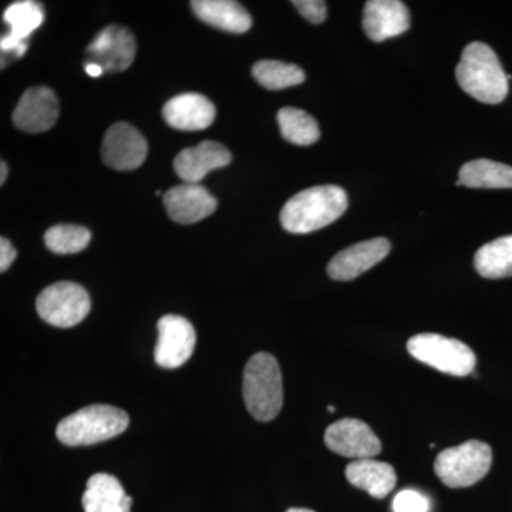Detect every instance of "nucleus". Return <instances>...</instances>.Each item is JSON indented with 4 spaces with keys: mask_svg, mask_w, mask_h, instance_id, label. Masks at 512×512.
I'll return each mask as SVG.
<instances>
[{
    "mask_svg": "<svg viewBox=\"0 0 512 512\" xmlns=\"http://www.w3.org/2000/svg\"><path fill=\"white\" fill-rule=\"evenodd\" d=\"M59 100L49 87H30L13 111V123L25 133H45L59 119Z\"/></svg>",
    "mask_w": 512,
    "mask_h": 512,
    "instance_id": "nucleus-12",
    "label": "nucleus"
},
{
    "mask_svg": "<svg viewBox=\"0 0 512 512\" xmlns=\"http://www.w3.org/2000/svg\"><path fill=\"white\" fill-rule=\"evenodd\" d=\"M248 412L259 421L274 420L284 404L281 367L269 353H256L248 360L242 384Z\"/></svg>",
    "mask_w": 512,
    "mask_h": 512,
    "instance_id": "nucleus-3",
    "label": "nucleus"
},
{
    "mask_svg": "<svg viewBox=\"0 0 512 512\" xmlns=\"http://www.w3.org/2000/svg\"><path fill=\"white\" fill-rule=\"evenodd\" d=\"M346 478L353 487L366 491L377 500H383L392 493L397 483L394 468L384 461H376L373 458L350 463L346 467Z\"/></svg>",
    "mask_w": 512,
    "mask_h": 512,
    "instance_id": "nucleus-21",
    "label": "nucleus"
},
{
    "mask_svg": "<svg viewBox=\"0 0 512 512\" xmlns=\"http://www.w3.org/2000/svg\"><path fill=\"white\" fill-rule=\"evenodd\" d=\"M478 274L487 279L512 276V235L488 242L474 256Z\"/></svg>",
    "mask_w": 512,
    "mask_h": 512,
    "instance_id": "nucleus-23",
    "label": "nucleus"
},
{
    "mask_svg": "<svg viewBox=\"0 0 512 512\" xmlns=\"http://www.w3.org/2000/svg\"><path fill=\"white\" fill-rule=\"evenodd\" d=\"M158 340L154 357L156 363L164 369H177L183 366L197 343V333L191 322L183 316L165 315L158 320Z\"/></svg>",
    "mask_w": 512,
    "mask_h": 512,
    "instance_id": "nucleus-8",
    "label": "nucleus"
},
{
    "mask_svg": "<svg viewBox=\"0 0 512 512\" xmlns=\"http://www.w3.org/2000/svg\"><path fill=\"white\" fill-rule=\"evenodd\" d=\"M133 498L111 474L97 473L87 481L83 494L84 512H131Z\"/></svg>",
    "mask_w": 512,
    "mask_h": 512,
    "instance_id": "nucleus-18",
    "label": "nucleus"
},
{
    "mask_svg": "<svg viewBox=\"0 0 512 512\" xmlns=\"http://www.w3.org/2000/svg\"><path fill=\"white\" fill-rule=\"evenodd\" d=\"M325 444L339 456L365 460L382 451L379 437L365 421L343 419L330 424L325 433Z\"/></svg>",
    "mask_w": 512,
    "mask_h": 512,
    "instance_id": "nucleus-9",
    "label": "nucleus"
},
{
    "mask_svg": "<svg viewBox=\"0 0 512 512\" xmlns=\"http://www.w3.org/2000/svg\"><path fill=\"white\" fill-rule=\"evenodd\" d=\"M84 70L89 74L90 77H100L104 73L99 64L89 63L84 64Z\"/></svg>",
    "mask_w": 512,
    "mask_h": 512,
    "instance_id": "nucleus-30",
    "label": "nucleus"
},
{
    "mask_svg": "<svg viewBox=\"0 0 512 512\" xmlns=\"http://www.w3.org/2000/svg\"><path fill=\"white\" fill-rule=\"evenodd\" d=\"M278 124L282 137L296 146H312L319 140L318 123L311 114L295 107H284L279 110Z\"/></svg>",
    "mask_w": 512,
    "mask_h": 512,
    "instance_id": "nucleus-24",
    "label": "nucleus"
},
{
    "mask_svg": "<svg viewBox=\"0 0 512 512\" xmlns=\"http://www.w3.org/2000/svg\"><path fill=\"white\" fill-rule=\"evenodd\" d=\"M410 12L400 0H369L363 10V29L372 42L380 43L406 33Z\"/></svg>",
    "mask_w": 512,
    "mask_h": 512,
    "instance_id": "nucleus-15",
    "label": "nucleus"
},
{
    "mask_svg": "<svg viewBox=\"0 0 512 512\" xmlns=\"http://www.w3.org/2000/svg\"><path fill=\"white\" fill-rule=\"evenodd\" d=\"M16 259V249L9 239L0 238V272H6Z\"/></svg>",
    "mask_w": 512,
    "mask_h": 512,
    "instance_id": "nucleus-29",
    "label": "nucleus"
},
{
    "mask_svg": "<svg viewBox=\"0 0 512 512\" xmlns=\"http://www.w3.org/2000/svg\"><path fill=\"white\" fill-rule=\"evenodd\" d=\"M0 170H2V173H0V184H5L6 177H8V165L5 163L0 164Z\"/></svg>",
    "mask_w": 512,
    "mask_h": 512,
    "instance_id": "nucleus-31",
    "label": "nucleus"
},
{
    "mask_svg": "<svg viewBox=\"0 0 512 512\" xmlns=\"http://www.w3.org/2000/svg\"><path fill=\"white\" fill-rule=\"evenodd\" d=\"M328 410L330 413H335V407L332 406V404H330V406H328Z\"/></svg>",
    "mask_w": 512,
    "mask_h": 512,
    "instance_id": "nucleus-33",
    "label": "nucleus"
},
{
    "mask_svg": "<svg viewBox=\"0 0 512 512\" xmlns=\"http://www.w3.org/2000/svg\"><path fill=\"white\" fill-rule=\"evenodd\" d=\"M348 194L338 185H319L293 195L281 211V224L291 234L328 227L348 210Z\"/></svg>",
    "mask_w": 512,
    "mask_h": 512,
    "instance_id": "nucleus-1",
    "label": "nucleus"
},
{
    "mask_svg": "<svg viewBox=\"0 0 512 512\" xmlns=\"http://www.w3.org/2000/svg\"><path fill=\"white\" fill-rule=\"evenodd\" d=\"M165 210L178 224H195L210 217L217 210V200L200 184H181L164 195Z\"/></svg>",
    "mask_w": 512,
    "mask_h": 512,
    "instance_id": "nucleus-14",
    "label": "nucleus"
},
{
    "mask_svg": "<svg viewBox=\"0 0 512 512\" xmlns=\"http://www.w3.org/2000/svg\"><path fill=\"white\" fill-rule=\"evenodd\" d=\"M147 141L136 127L127 123L113 124L101 146L104 163L114 170L130 171L143 165L147 157Z\"/></svg>",
    "mask_w": 512,
    "mask_h": 512,
    "instance_id": "nucleus-10",
    "label": "nucleus"
},
{
    "mask_svg": "<svg viewBox=\"0 0 512 512\" xmlns=\"http://www.w3.org/2000/svg\"><path fill=\"white\" fill-rule=\"evenodd\" d=\"M414 359L451 376H468L477 365L476 355L466 343L436 333H420L407 342Z\"/></svg>",
    "mask_w": 512,
    "mask_h": 512,
    "instance_id": "nucleus-6",
    "label": "nucleus"
},
{
    "mask_svg": "<svg viewBox=\"0 0 512 512\" xmlns=\"http://www.w3.org/2000/svg\"><path fill=\"white\" fill-rule=\"evenodd\" d=\"M456 79L463 92L485 104H500L507 97L508 74L490 46L473 42L461 53Z\"/></svg>",
    "mask_w": 512,
    "mask_h": 512,
    "instance_id": "nucleus-2",
    "label": "nucleus"
},
{
    "mask_svg": "<svg viewBox=\"0 0 512 512\" xmlns=\"http://www.w3.org/2000/svg\"><path fill=\"white\" fill-rule=\"evenodd\" d=\"M92 239L89 229L79 225H55L47 229L45 234L46 247L57 255H69L82 252Z\"/></svg>",
    "mask_w": 512,
    "mask_h": 512,
    "instance_id": "nucleus-26",
    "label": "nucleus"
},
{
    "mask_svg": "<svg viewBox=\"0 0 512 512\" xmlns=\"http://www.w3.org/2000/svg\"><path fill=\"white\" fill-rule=\"evenodd\" d=\"M286 512H315L312 510H308V508H289Z\"/></svg>",
    "mask_w": 512,
    "mask_h": 512,
    "instance_id": "nucleus-32",
    "label": "nucleus"
},
{
    "mask_svg": "<svg viewBox=\"0 0 512 512\" xmlns=\"http://www.w3.org/2000/svg\"><path fill=\"white\" fill-rule=\"evenodd\" d=\"M214 104L207 97L198 93H185L175 96L165 103L164 120L168 126L181 131L205 130L214 123Z\"/></svg>",
    "mask_w": 512,
    "mask_h": 512,
    "instance_id": "nucleus-17",
    "label": "nucleus"
},
{
    "mask_svg": "<svg viewBox=\"0 0 512 512\" xmlns=\"http://www.w3.org/2000/svg\"><path fill=\"white\" fill-rule=\"evenodd\" d=\"M429 510V500L414 490L400 491L393 500L394 512H429Z\"/></svg>",
    "mask_w": 512,
    "mask_h": 512,
    "instance_id": "nucleus-27",
    "label": "nucleus"
},
{
    "mask_svg": "<svg viewBox=\"0 0 512 512\" xmlns=\"http://www.w3.org/2000/svg\"><path fill=\"white\" fill-rule=\"evenodd\" d=\"M458 181L461 185L470 188H488V190L512 188V167L481 158V160L464 164L458 173Z\"/></svg>",
    "mask_w": 512,
    "mask_h": 512,
    "instance_id": "nucleus-22",
    "label": "nucleus"
},
{
    "mask_svg": "<svg viewBox=\"0 0 512 512\" xmlns=\"http://www.w3.org/2000/svg\"><path fill=\"white\" fill-rule=\"evenodd\" d=\"M130 417L110 404H92L60 421L56 436L66 446H92L124 433Z\"/></svg>",
    "mask_w": 512,
    "mask_h": 512,
    "instance_id": "nucleus-4",
    "label": "nucleus"
},
{
    "mask_svg": "<svg viewBox=\"0 0 512 512\" xmlns=\"http://www.w3.org/2000/svg\"><path fill=\"white\" fill-rule=\"evenodd\" d=\"M191 9L202 22L225 32L245 33L252 26L248 10L234 0H194Z\"/></svg>",
    "mask_w": 512,
    "mask_h": 512,
    "instance_id": "nucleus-20",
    "label": "nucleus"
},
{
    "mask_svg": "<svg viewBox=\"0 0 512 512\" xmlns=\"http://www.w3.org/2000/svg\"><path fill=\"white\" fill-rule=\"evenodd\" d=\"M392 244L389 239L375 238L359 242L343 249L330 259L328 274L335 281H353L389 255Z\"/></svg>",
    "mask_w": 512,
    "mask_h": 512,
    "instance_id": "nucleus-13",
    "label": "nucleus"
},
{
    "mask_svg": "<svg viewBox=\"0 0 512 512\" xmlns=\"http://www.w3.org/2000/svg\"><path fill=\"white\" fill-rule=\"evenodd\" d=\"M292 5L298 9L303 18L315 25L325 22L326 15H328L326 3L322 0H293Z\"/></svg>",
    "mask_w": 512,
    "mask_h": 512,
    "instance_id": "nucleus-28",
    "label": "nucleus"
},
{
    "mask_svg": "<svg viewBox=\"0 0 512 512\" xmlns=\"http://www.w3.org/2000/svg\"><path fill=\"white\" fill-rule=\"evenodd\" d=\"M493 463V450L478 440H468L461 446L441 451L434 463V471L444 485L466 488L483 480Z\"/></svg>",
    "mask_w": 512,
    "mask_h": 512,
    "instance_id": "nucleus-5",
    "label": "nucleus"
},
{
    "mask_svg": "<svg viewBox=\"0 0 512 512\" xmlns=\"http://www.w3.org/2000/svg\"><path fill=\"white\" fill-rule=\"evenodd\" d=\"M92 302L82 285L57 282L47 286L37 296L36 309L40 318L56 328H73L89 315Z\"/></svg>",
    "mask_w": 512,
    "mask_h": 512,
    "instance_id": "nucleus-7",
    "label": "nucleus"
},
{
    "mask_svg": "<svg viewBox=\"0 0 512 512\" xmlns=\"http://www.w3.org/2000/svg\"><path fill=\"white\" fill-rule=\"evenodd\" d=\"M256 82L268 90H284L305 82V72L296 64L261 60L252 67Z\"/></svg>",
    "mask_w": 512,
    "mask_h": 512,
    "instance_id": "nucleus-25",
    "label": "nucleus"
},
{
    "mask_svg": "<svg viewBox=\"0 0 512 512\" xmlns=\"http://www.w3.org/2000/svg\"><path fill=\"white\" fill-rule=\"evenodd\" d=\"M136 50V39L130 30L109 26L94 37L86 53L89 63L99 64L104 72H123L133 64Z\"/></svg>",
    "mask_w": 512,
    "mask_h": 512,
    "instance_id": "nucleus-11",
    "label": "nucleus"
},
{
    "mask_svg": "<svg viewBox=\"0 0 512 512\" xmlns=\"http://www.w3.org/2000/svg\"><path fill=\"white\" fill-rule=\"evenodd\" d=\"M3 20L9 25V33L2 37L0 47L3 53H16L19 46L28 45V37L45 20V12L40 3L22 0L12 3L3 13Z\"/></svg>",
    "mask_w": 512,
    "mask_h": 512,
    "instance_id": "nucleus-19",
    "label": "nucleus"
},
{
    "mask_svg": "<svg viewBox=\"0 0 512 512\" xmlns=\"http://www.w3.org/2000/svg\"><path fill=\"white\" fill-rule=\"evenodd\" d=\"M232 156L227 147L217 141H202L197 147L185 148L174 160V170L188 184H200L205 175L227 167Z\"/></svg>",
    "mask_w": 512,
    "mask_h": 512,
    "instance_id": "nucleus-16",
    "label": "nucleus"
}]
</instances>
